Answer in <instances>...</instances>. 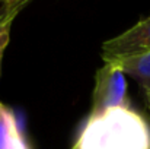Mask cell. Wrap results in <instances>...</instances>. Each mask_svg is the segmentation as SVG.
<instances>
[{
	"label": "cell",
	"mask_w": 150,
	"mask_h": 149,
	"mask_svg": "<svg viewBox=\"0 0 150 149\" xmlns=\"http://www.w3.org/2000/svg\"><path fill=\"white\" fill-rule=\"evenodd\" d=\"M70 149H150V124L131 107L88 115Z\"/></svg>",
	"instance_id": "6da1fadb"
},
{
	"label": "cell",
	"mask_w": 150,
	"mask_h": 149,
	"mask_svg": "<svg viewBox=\"0 0 150 149\" xmlns=\"http://www.w3.org/2000/svg\"><path fill=\"white\" fill-rule=\"evenodd\" d=\"M118 107H130L125 73L120 63L108 61L96 70L89 115H96Z\"/></svg>",
	"instance_id": "7a4b0ae2"
},
{
	"label": "cell",
	"mask_w": 150,
	"mask_h": 149,
	"mask_svg": "<svg viewBox=\"0 0 150 149\" xmlns=\"http://www.w3.org/2000/svg\"><path fill=\"white\" fill-rule=\"evenodd\" d=\"M150 53V15L140 19L122 34L102 43V58L108 61H124Z\"/></svg>",
	"instance_id": "3957f363"
},
{
	"label": "cell",
	"mask_w": 150,
	"mask_h": 149,
	"mask_svg": "<svg viewBox=\"0 0 150 149\" xmlns=\"http://www.w3.org/2000/svg\"><path fill=\"white\" fill-rule=\"evenodd\" d=\"M0 149H31L15 111L0 102Z\"/></svg>",
	"instance_id": "277c9868"
},
{
	"label": "cell",
	"mask_w": 150,
	"mask_h": 149,
	"mask_svg": "<svg viewBox=\"0 0 150 149\" xmlns=\"http://www.w3.org/2000/svg\"><path fill=\"white\" fill-rule=\"evenodd\" d=\"M118 63L122 67V72L131 76L139 83L143 92V97H144V102L150 111V53L140 56V57L118 61Z\"/></svg>",
	"instance_id": "5b68a950"
},
{
	"label": "cell",
	"mask_w": 150,
	"mask_h": 149,
	"mask_svg": "<svg viewBox=\"0 0 150 149\" xmlns=\"http://www.w3.org/2000/svg\"><path fill=\"white\" fill-rule=\"evenodd\" d=\"M28 0H15L12 9L7 12V15L0 21V70H1V60H3V54L6 51V47L9 46L10 41V31L13 26V22L16 19V16L28 6Z\"/></svg>",
	"instance_id": "8992f818"
},
{
	"label": "cell",
	"mask_w": 150,
	"mask_h": 149,
	"mask_svg": "<svg viewBox=\"0 0 150 149\" xmlns=\"http://www.w3.org/2000/svg\"><path fill=\"white\" fill-rule=\"evenodd\" d=\"M13 1H15V0H7V1H3V3L0 4V21H1V19L7 15V12L12 9Z\"/></svg>",
	"instance_id": "52a82bcc"
}]
</instances>
